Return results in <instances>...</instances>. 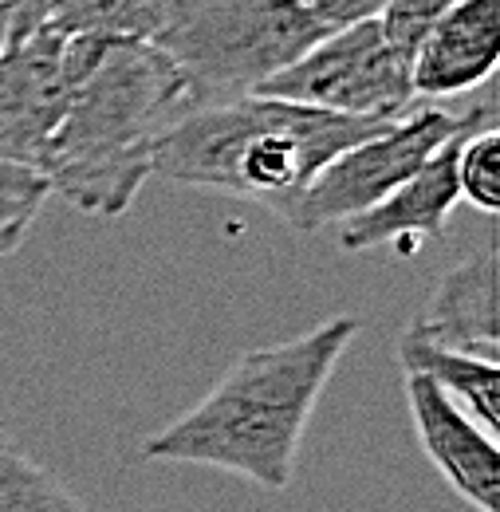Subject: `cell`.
<instances>
[{"label":"cell","instance_id":"obj_1","mask_svg":"<svg viewBox=\"0 0 500 512\" xmlns=\"http://www.w3.org/2000/svg\"><path fill=\"white\" fill-rule=\"evenodd\" d=\"M355 335L359 316H331L308 335L245 351L193 410L146 438L142 453L288 489L315 402Z\"/></svg>","mask_w":500,"mask_h":512},{"label":"cell","instance_id":"obj_2","mask_svg":"<svg viewBox=\"0 0 500 512\" xmlns=\"http://www.w3.org/2000/svg\"><path fill=\"white\" fill-rule=\"evenodd\" d=\"M186 111V83L154 44L99 40L36 170L75 209L123 217L154 178L162 134Z\"/></svg>","mask_w":500,"mask_h":512},{"label":"cell","instance_id":"obj_3","mask_svg":"<svg viewBox=\"0 0 500 512\" xmlns=\"http://www.w3.org/2000/svg\"><path fill=\"white\" fill-rule=\"evenodd\" d=\"M378 127L386 123L245 95L233 103L189 107L162 134L154 150V174L182 186L249 197L284 221L315 174L339 150L363 142Z\"/></svg>","mask_w":500,"mask_h":512},{"label":"cell","instance_id":"obj_4","mask_svg":"<svg viewBox=\"0 0 500 512\" xmlns=\"http://www.w3.org/2000/svg\"><path fill=\"white\" fill-rule=\"evenodd\" d=\"M331 28L300 0H170L146 40L186 83L189 107L256 95Z\"/></svg>","mask_w":500,"mask_h":512},{"label":"cell","instance_id":"obj_5","mask_svg":"<svg viewBox=\"0 0 500 512\" xmlns=\"http://www.w3.org/2000/svg\"><path fill=\"white\" fill-rule=\"evenodd\" d=\"M493 103L469 107L465 115H445L438 107H418L398 123H386L363 142L339 150L319 174L312 186L296 197L288 209L284 225L296 233H319L327 225H343L359 217L363 209L378 205L386 193H394L434 150H441L449 138L469 134L493 123Z\"/></svg>","mask_w":500,"mask_h":512},{"label":"cell","instance_id":"obj_6","mask_svg":"<svg viewBox=\"0 0 500 512\" xmlns=\"http://www.w3.org/2000/svg\"><path fill=\"white\" fill-rule=\"evenodd\" d=\"M256 95L371 123H398L422 107L410 83V64L390 48L378 16L331 28Z\"/></svg>","mask_w":500,"mask_h":512},{"label":"cell","instance_id":"obj_7","mask_svg":"<svg viewBox=\"0 0 500 512\" xmlns=\"http://www.w3.org/2000/svg\"><path fill=\"white\" fill-rule=\"evenodd\" d=\"M95 48L99 36H63L40 24L0 52V162L40 166Z\"/></svg>","mask_w":500,"mask_h":512},{"label":"cell","instance_id":"obj_8","mask_svg":"<svg viewBox=\"0 0 500 512\" xmlns=\"http://www.w3.org/2000/svg\"><path fill=\"white\" fill-rule=\"evenodd\" d=\"M461 142H465V134L449 138L398 190L386 193L378 205L363 209L359 217L343 221L339 225L343 249L347 253H367L378 245H394L398 253L414 256L422 249V241L438 237L445 221H449V213H453V205L461 201V193H457V150H461Z\"/></svg>","mask_w":500,"mask_h":512},{"label":"cell","instance_id":"obj_9","mask_svg":"<svg viewBox=\"0 0 500 512\" xmlns=\"http://www.w3.org/2000/svg\"><path fill=\"white\" fill-rule=\"evenodd\" d=\"M406 402L430 465L449 489L477 512H500V453L497 438L481 430L461 406H453L422 375H406Z\"/></svg>","mask_w":500,"mask_h":512},{"label":"cell","instance_id":"obj_10","mask_svg":"<svg viewBox=\"0 0 500 512\" xmlns=\"http://www.w3.org/2000/svg\"><path fill=\"white\" fill-rule=\"evenodd\" d=\"M500 60V0H457L410 60L418 99H453L481 87Z\"/></svg>","mask_w":500,"mask_h":512},{"label":"cell","instance_id":"obj_11","mask_svg":"<svg viewBox=\"0 0 500 512\" xmlns=\"http://www.w3.org/2000/svg\"><path fill=\"white\" fill-rule=\"evenodd\" d=\"M497 292V241L485 237L473 253L461 256L434 284L422 316L410 327L449 351H465V355L497 363Z\"/></svg>","mask_w":500,"mask_h":512},{"label":"cell","instance_id":"obj_12","mask_svg":"<svg viewBox=\"0 0 500 512\" xmlns=\"http://www.w3.org/2000/svg\"><path fill=\"white\" fill-rule=\"evenodd\" d=\"M398 359L406 375H422L438 386L441 394L461 406L481 430H489L497 438L500 430V371L497 363L465 355V351H449L434 339L418 335L414 327L402 331L398 339Z\"/></svg>","mask_w":500,"mask_h":512},{"label":"cell","instance_id":"obj_13","mask_svg":"<svg viewBox=\"0 0 500 512\" xmlns=\"http://www.w3.org/2000/svg\"><path fill=\"white\" fill-rule=\"evenodd\" d=\"M170 0H52L48 28L63 36L99 40H150L166 16Z\"/></svg>","mask_w":500,"mask_h":512},{"label":"cell","instance_id":"obj_14","mask_svg":"<svg viewBox=\"0 0 500 512\" xmlns=\"http://www.w3.org/2000/svg\"><path fill=\"white\" fill-rule=\"evenodd\" d=\"M0 512H87L56 473L0 438Z\"/></svg>","mask_w":500,"mask_h":512},{"label":"cell","instance_id":"obj_15","mask_svg":"<svg viewBox=\"0 0 500 512\" xmlns=\"http://www.w3.org/2000/svg\"><path fill=\"white\" fill-rule=\"evenodd\" d=\"M52 197L48 182L32 166H12L0 162V256L16 253L40 217L44 201Z\"/></svg>","mask_w":500,"mask_h":512},{"label":"cell","instance_id":"obj_16","mask_svg":"<svg viewBox=\"0 0 500 512\" xmlns=\"http://www.w3.org/2000/svg\"><path fill=\"white\" fill-rule=\"evenodd\" d=\"M457 193L481 213L500 209V134L497 127L465 134L457 150Z\"/></svg>","mask_w":500,"mask_h":512},{"label":"cell","instance_id":"obj_17","mask_svg":"<svg viewBox=\"0 0 500 512\" xmlns=\"http://www.w3.org/2000/svg\"><path fill=\"white\" fill-rule=\"evenodd\" d=\"M453 4H457V0H390V4L378 12L382 36H386L390 48L410 64L414 52H418V44L426 40V32L438 24Z\"/></svg>","mask_w":500,"mask_h":512},{"label":"cell","instance_id":"obj_18","mask_svg":"<svg viewBox=\"0 0 500 512\" xmlns=\"http://www.w3.org/2000/svg\"><path fill=\"white\" fill-rule=\"evenodd\" d=\"M312 16H319L327 28H347L359 20H375L390 0H300Z\"/></svg>","mask_w":500,"mask_h":512},{"label":"cell","instance_id":"obj_19","mask_svg":"<svg viewBox=\"0 0 500 512\" xmlns=\"http://www.w3.org/2000/svg\"><path fill=\"white\" fill-rule=\"evenodd\" d=\"M0 8L8 16V44H12V40H24L28 32H36L48 20L52 0H0Z\"/></svg>","mask_w":500,"mask_h":512},{"label":"cell","instance_id":"obj_20","mask_svg":"<svg viewBox=\"0 0 500 512\" xmlns=\"http://www.w3.org/2000/svg\"><path fill=\"white\" fill-rule=\"evenodd\" d=\"M8 48V16H4V8H0V52Z\"/></svg>","mask_w":500,"mask_h":512}]
</instances>
